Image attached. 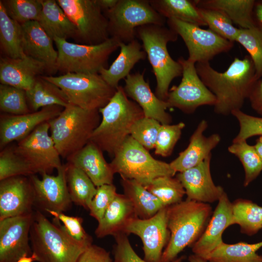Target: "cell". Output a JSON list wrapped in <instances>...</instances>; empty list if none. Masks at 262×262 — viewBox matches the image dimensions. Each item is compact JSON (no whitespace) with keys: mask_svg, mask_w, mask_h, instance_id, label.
Segmentation results:
<instances>
[{"mask_svg":"<svg viewBox=\"0 0 262 262\" xmlns=\"http://www.w3.org/2000/svg\"><path fill=\"white\" fill-rule=\"evenodd\" d=\"M27 162L16 150L15 146H6L0 153V180L16 176L35 175Z\"/></svg>","mask_w":262,"mask_h":262,"instance_id":"cell-40","label":"cell"},{"mask_svg":"<svg viewBox=\"0 0 262 262\" xmlns=\"http://www.w3.org/2000/svg\"><path fill=\"white\" fill-rule=\"evenodd\" d=\"M115 245L114 248V262H147L142 259L132 247L128 235L121 233L114 236ZM185 259L182 256L172 262H182Z\"/></svg>","mask_w":262,"mask_h":262,"instance_id":"cell-50","label":"cell"},{"mask_svg":"<svg viewBox=\"0 0 262 262\" xmlns=\"http://www.w3.org/2000/svg\"><path fill=\"white\" fill-rule=\"evenodd\" d=\"M254 146L262 160V135L260 136L259 138L256 140V143Z\"/></svg>","mask_w":262,"mask_h":262,"instance_id":"cell-55","label":"cell"},{"mask_svg":"<svg viewBox=\"0 0 262 262\" xmlns=\"http://www.w3.org/2000/svg\"><path fill=\"white\" fill-rule=\"evenodd\" d=\"M35 174L29 177L34 191L36 205L41 210L63 213L68 210L72 204L66 180V164L57 170L56 176Z\"/></svg>","mask_w":262,"mask_h":262,"instance_id":"cell-17","label":"cell"},{"mask_svg":"<svg viewBox=\"0 0 262 262\" xmlns=\"http://www.w3.org/2000/svg\"><path fill=\"white\" fill-rule=\"evenodd\" d=\"M208 127V123L202 120L191 135L187 148L170 164L177 172H181L195 167L211 155V151L219 143L221 137L214 133L205 136L203 133Z\"/></svg>","mask_w":262,"mask_h":262,"instance_id":"cell-24","label":"cell"},{"mask_svg":"<svg viewBox=\"0 0 262 262\" xmlns=\"http://www.w3.org/2000/svg\"><path fill=\"white\" fill-rule=\"evenodd\" d=\"M237 120L239 131L232 142L246 140L254 136L262 135V117L252 116L241 110L231 114Z\"/></svg>","mask_w":262,"mask_h":262,"instance_id":"cell-48","label":"cell"},{"mask_svg":"<svg viewBox=\"0 0 262 262\" xmlns=\"http://www.w3.org/2000/svg\"><path fill=\"white\" fill-rule=\"evenodd\" d=\"M45 70L46 66L26 54L19 58L1 57L0 82L25 91L31 89L37 78Z\"/></svg>","mask_w":262,"mask_h":262,"instance_id":"cell-23","label":"cell"},{"mask_svg":"<svg viewBox=\"0 0 262 262\" xmlns=\"http://www.w3.org/2000/svg\"><path fill=\"white\" fill-rule=\"evenodd\" d=\"M35 195L29 177L0 180V220L33 213Z\"/></svg>","mask_w":262,"mask_h":262,"instance_id":"cell-18","label":"cell"},{"mask_svg":"<svg viewBox=\"0 0 262 262\" xmlns=\"http://www.w3.org/2000/svg\"><path fill=\"white\" fill-rule=\"evenodd\" d=\"M108 20L110 37L128 43L136 39V29L154 24L165 26L167 19L159 14L148 0H118L104 12Z\"/></svg>","mask_w":262,"mask_h":262,"instance_id":"cell-10","label":"cell"},{"mask_svg":"<svg viewBox=\"0 0 262 262\" xmlns=\"http://www.w3.org/2000/svg\"><path fill=\"white\" fill-rule=\"evenodd\" d=\"M235 42L248 52L255 69L257 80L262 78V30L257 26L248 29L239 28Z\"/></svg>","mask_w":262,"mask_h":262,"instance_id":"cell-41","label":"cell"},{"mask_svg":"<svg viewBox=\"0 0 262 262\" xmlns=\"http://www.w3.org/2000/svg\"><path fill=\"white\" fill-rule=\"evenodd\" d=\"M194 1L198 7L221 11L240 28L248 29L256 26L253 15L254 0H196Z\"/></svg>","mask_w":262,"mask_h":262,"instance_id":"cell-30","label":"cell"},{"mask_svg":"<svg viewBox=\"0 0 262 262\" xmlns=\"http://www.w3.org/2000/svg\"><path fill=\"white\" fill-rule=\"evenodd\" d=\"M248 99L251 108L262 115V78L255 82Z\"/></svg>","mask_w":262,"mask_h":262,"instance_id":"cell-52","label":"cell"},{"mask_svg":"<svg viewBox=\"0 0 262 262\" xmlns=\"http://www.w3.org/2000/svg\"><path fill=\"white\" fill-rule=\"evenodd\" d=\"M0 44V49L6 57L16 59L25 54L22 47L21 25L8 16L1 0Z\"/></svg>","mask_w":262,"mask_h":262,"instance_id":"cell-36","label":"cell"},{"mask_svg":"<svg viewBox=\"0 0 262 262\" xmlns=\"http://www.w3.org/2000/svg\"><path fill=\"white\" fill-rule=\"evenodd\" d=\"M188 260L189 262H208L205 258L194 254L189 256Z\"/></svg>","mask_w":262,"mask_h":262,"instance_id":"cell-56","label":"cell"},{"mask_svg":"<svg viewBox=\"0 0 262 262\" xmlns=\"http://www.w3.org/2000/svg\"><path fill=\"white\" fill-rule=\"evenodd\" d=\"M232 211L234 225H239L242 233L252 236L262 229V207L240 198L232 203Z\"/></svg>","mask_w":262,"mask_h":262,"instance_id":"cell-37","label":"cell"},{"mask_svg":"<svg viewBox=\"0 0 262 262\" xmlns=\"http://www.w3.org/2000/svg\"><path fill=\"white\" fill-rule=\"evenodd\" d=\"M178 35L165 26L145 25L136 29V38L142 47L151 65L156 80V95L166 100L169 85L176 78L182 76V68L170 55L167 44L176 41Z\"/></svg>","mask_w":262,"mask_h":262,"instance_id":"cell-5","label":"cell"},{"mask_svg":"<svg viewBox=\"0 0 262 262\" xmlns=\"http://www.w3.org/2000/svg\"><path fill=\"white\" fill-rule=\"evenodd\" d=\"M21 25L24 53L44 63L48 71H56L58 51L54 48L53 40L37 21H28Z\"/></svg>","mask_w":262,"mask_h":262,"instance_id":"cell-26","label":"cell"},{"mask_svg":"<svg viewBox=\"0 0 262 262\" xmlns=\"http://www.w3.org/2000/svg\"><path fill=\"white\" fill-rule=\"evenodd\" d=\"M232 225V203L224 192L203 233L192 246L194 254L207 260L210 253L223 242L224 231Z\"/></svg>","mask_w":262,"mask_h":262,"instance_id":"cell-22","label":"cell"},{"mask_svg":"<svg viewBox=\"0 0 262 262\" xmlns=\"http://www.w3.org/2000/svg\"><path fill=\"white\" fill-rule=\"evenodd\" d=\"M198 9L209 29L229 41L235 42L239 29L233 25L231 20L224 13L213 9L200 7Z\"/></svg>","mask_w":262,"mask_h":262,"instance_id":"cell-42","label":"cell"},{"mask_svg":"<svg viewBox=\"0 0 262 262\" xmlns=\"http://www.w3.org/2000/svg\"><path fill=\"white\" fill-rule=\"evenodd\" d=\"M128 97L123 87L119 86L107 104L98 110L101 121L90 140L113 158L130 135L134 123L145 116L140 106Z\"/></svg>","mask_w":262,"mask_h":262,"instance_id":"cell-2","label":"cell"},{"mask_svg":"<svg viewBox=\"0 0 262 262\" xmlns=\"http://www.w3.org/2000/svg\"><path fill=\"white\" fill-rule=\"evenodd\" d=\"M167 210V207H164L147 219L134 217L124 229V233H132L140 238L143 245L144 259L147 262H162L163 253L170 235Z\"/></svg>","mask_w":262,"mask_h":262,"instance_id":"cell-15","label":"cell"},{"mask_svg":"<svg viewBox=\"0 0 262 262\" xmlns=\"http://www.w3.org/2000/svg\"><path fill=\"white\" fill-rule=\"evenodd\" d=\"M64 107L53 105L21 115H2L0 119V147L13 141L19 142L40 125L57 116Z\"/></svg>","mask_w":262,"mask_h":262,"instance_id":"cell-19","label":"cell"},{"mask_svg":"<svg viewBox=\"0 0 262 262\" xmlns=\"http://www.w3.org/2000/svg\"><path fill=\"white\" fill-rule=\"evenodd\" d=\"M208 203L186 199L167 207V225L170 235L162 262H172L187 246H192L203 233L210 219Z\"/></svg>","mask_w":262,"mask_h":262,"instance_id":"cell-3","label":"cell"},{"mask_svg":"<svg viewBox=\"0 0 262 262\" xmlns=\"http://www.w3.org/2000/svg\"><path fill=\"white\" fill-rule=\"evenodd\" d=\"M1 2L8 16L20 24L38 21L42 9V0H7Z\"/></svg>","mask_w":262,"mask_h":262,"instance_id":"cell-43","label":"cell"},{"mask_svg":"<svg viewBox=\"0 0 262 262\" xmlns=\"http://www.w3.org/2000/svg\"><path fill=\"white\" fill-rule=\"evenodd\" d=\"M168 27L180 36L188 51L189 60L194 63L209 62L216 55L227 52L233 47L234 42L219 36L210 29L170 18L167 19Z\"/></svg>","mask_w":262,"mask_h":262,"instance_id":"cell-12","label":"cell"},{"mask_svg":"<svg viewBox=\"0 0 262 262\" xmlns=\"http://www.w3.org/2000/svg\"><path fill=\"white\" fill-rule=\"evenodd\" d=\"M46 212L57 219L60 226L75 241L86 246L92 244V237L82 226L83 220L81 217L69 216L63 213L50 210H48Z\"/></svg>","mask_w":262,"mask_h":262,"instance_id":"cell-47","label":"cell"},{"mask_svg":"<svg viewBox=\"0 0 262 262\" xmlns=\"http://www.w3.org/2000/svg\"><path fill=\"white\" fill-rule=\"evenodd\" d=\"M185 126L182 122L174 125L161 124L154 148L155 154L163 157L169 156L180 138Z\"/></svg>","mask_w":262,"mask_h":262,"instance_id":"cell-46","label":"cell"},{"mask_svg":"<svg viewBox=\"0 0 262 262\" xmlns=\"http://www.w3.org/2000/svg\"><path fill=\"white\" fill-rule=\"evenodd\" d=\"M145 187L164 207L180 202L185 194L180 181L176 177L172 176L158 177Z\"/></svg>","mask_w":262,"mask_h":262,"instance_id":"cell-39","label":"cell"},{"mask_svg":"<svg viewBox=\"0 0 262 262\" xmlns=\"http://www.w3.org/2000/svg\"><path fill=\"white\" fill-rule=\"evenodd\" d=\"M42 77L59 87L69 104L86 110H98L104 107L116 91L99 73H67L59 76Z\"/></svg>","mask_w":262,"mask_h":262,"instance_id":"cell-9","label":"cell"},{"mask_svg":"<svg viewBox=\"0 0 262 262\" xmlns=\"http://www.w3.org/2000/svg\"><path fill=\"white\" fill-rule=\"evenodd\" d=\"M228 151L241 162L245 171L244 186H248L262 172V159L254 146L247 144L246 140L232 142Z\"/></svg>","mask_w":262,"mask_h":262,"instance_id":"cell-38","label":"cell"},{"mask_svg":"<svg viewBox=\"0 0 262 262\" xmlns=\"http://www.w3.org/2000/svg\"><path fill=\"white\" fill-rule=\"evenodd\" d=\"M253 15L256 26L262 30V0H255Z\"/></svg>","mask_w":262,"mask_h":262,"instance_id":"cell-53","label":"cell"},{"mask_svg":"<svg viewBox=\"0 0 262 262\" xmlns=\"http://www.w3.org/2000/svg\"><path fill=\"white\" fill-rule=\"evenodd\" d=\"M42 9L37 21L47 34L53 40L78 39L76 27L63 9L54 0H42Z\"/></svg>","mask_w":262,"mask_h":262,"instance_id":"cell-29","label":"cell"},{"mask_svg":"<svg viewBox=\"0 0 262 262\" xmlns=\"http://www.w3.org/2000/svg\"><path fill=\"white\" fill-rule=\"evenodd\" d=\"M102 150L94 143L89 141L81 149L67 159V162L81 169L97 187L113 184L115 174L108 163Z\"/></svg>","mask_w":262,"mask_h":262,"instance_id":"cell-25","label":"cell"},{"mask_svg":"<svg viewBox=\"0 0 262 262\" xmlns=\"http://www.w3.org/2000/svg\"><path fill=\"white\" fill-rule=\"evenodd\" d=\"M178 61L182 68V79L178 86L174 85L169 90L166 101L169 108L192 114L200 106H213L216 98L198 75L196 63L182 56Z\"/></svg>","mask_w":262,"mask_h":262,"instance_id":"cell-13","label":"cell"},{"mask_svg":"<svg viewBox=\"0 0 262 262\" xmlns=\"http://www.w3.org/2000/svg\"><path fill=\"white\" fill-rule=\"evenodd\" d=\"M152 7L166 19L175 18L199 26H206L194 0H149Z\"/></svg>","mask_w":262,"mask_h":262,"instance_id":"cell-33","label":"cell"},{"mask_svg":"<svg viewBox=\"0 0 262 262\" xmlns=\"http://www.w3.org/2000/svg\"><path fill=\"white\" fill-rule=\"evenodd\" d=\"M120 53L109 68H102L99 74L104 80L115 89L119 82L125 79L135 64L146 59L147 54L137 39L128 43H120Z\"/></svg>","mask_w":262,"mask_h":262,"instance_id":"cell-27","label":"cell"},{"mask_svg":"<svg viewBox=\"0 0 262 262\" xmlns=\"http://www.w3.org/2000/svg\"><path fill=\"white\" fill-rule=\"evenodd\" d=\"M34 212L0 220V262H16L31 256L30 232Z\"/></svg>","mask_w":262,"mask_h":262,"instance_id":"cell-16","label":"cell"},{"mask_svg":"<svg viewBox=\"0 0 262 262\" xmlns=\"http://www.w3.org/2000/svg\"><path fill=\"white\" fill-rule=\"evenodd\" d=\"M53 41L58 51L56 70L64 74L99 73L102 68H106L109 56L120 43L112 37L95 45L71 43L57 37Z\"/></svg>","mask_w":262,"mask_h":262,"instance_id":"cell-8","label":"cell"},{"mask_svg":"<svg viewBox=\"0 0 262 262\" xmlns=\"http://www.w3.org/2000/svg\"><path fill=\"white\" fill-rule=\"evenodd\" d=\"M98 6L103 12L113 8L117 3L118 0H96Z\"/></svg>","mask_w":262,"mask_h":262,"instance_id":"cell-54","label":"cell"},{"mask_svg":"<svg viewBox=\"0 0 262 262\" xmlns=\"http://www.w3.org/2000/svg\"><path fill=\"white\" fill-rule=\"evenodd\" d=\"M211 155L197 165L181 172L176 178L182 184L187 199L208 203L218 201L224 191L213 182L210 170Z\"/></svg>","mask_w":262,"mask_h":262,"instance_id":"cell-20","label":"cell"},{"mask_svg":"<svg viewBox=\"0 0 262 262\" xmlns=\"http://www.w3.org/2000/svg\"><path fill=\"white\" fill-rule=\"evenodd\" d=\"M261 247L262 241L255 244L223 242L210 253L207 260L209 262H262V255L257 253Z\"/></svg>","mask_w":262,"mask_h":262,"instance_id":"cell-35","label":"cell"},{"mask_svg":"<svg viewBox=\"0 0 262 262\" xmlns=\"http://www.w3.org/2000/svg\"><path fill=\"white\" fill-rule=\"evenodd\" d=\"M78 32L81 44L95 45L110 38L108 22L96 0H58Z\"/></svg>","mask_w":262,"mask_h":262,"instance_id":"cell-11","label":"cell"},{"mask_svg":"<svg viewBox=\"0 0 262 262\" xmlns=\"http://www.w3.org/2000/svg\"><path fill=\"white\" fill-rule=\"evenodd\" d=\"M66 164V183L71 200L88 210L97 187L81 169L69 163Z\"/></svg>","mask_w":262,"mask_h":262,"instance_id":"cell-34","label":"cell"},{"mask_svg":"<svg viewBox=\"0 0 262 262\" xmlns=\"http://www.w3.org/2000/svg\"><path fill=\"white\" fill-rule=\"evenodd\" d=\"M30 240L32 255L38 262H77L88 247L69 236L57 219L51 222L39 211L34 212Z\"/></svg>","mask_w":262,"mask_h":262,"instance_id":"cell-4","label":"cell"},{"mask_svg":"<svg viewBox=\"0 0 262 262\" xmlns=\"http://www.w3.org/2000/svg\"><path fill=\"white\" fill-rule=\"evenodd\" d=\"M100 121L98 110L71 104L48 121L50 135L61 157L66 160L83 147Z\"/></svg>","mask_w":262,"mask_h":262,"instance_id":"cell-6","label":"cell"},{"mask_svg":"<svg viewBox=\"0 0 262 262\" xmlns=\"http://www.w3.org/2000/svg\"><path fill=\"white\" fill-rule=\"evenodd\" d=\"M110 165L122 179L133 180L145 187L161 176L174 177L170 164L154 159L148 150L129 136L115 152Z\"/></svg>","mask_w":262,"mask_h":262,"instance_id":"cell-7","label":"cell"},{"mask_svg":"<svg viewBox=\"0 0 262 262\" xmlns=\"http://www.w3.org/2000/svg\"><path fill=\"white\" fill-rule=\"evenodd\" d=\"M49 131L48 122L44 123L15 146L16 151L31 165L35 174H50L63 165Z\"/></svg>","mask_w":262,"mask_h":262,"instance_id":"cell-14","label":"cell"},{"mask_svg":"<svg viewBox=\"0 0 262 262\" xmlns=\"http://www.w3.org/2000/svg\"><path fill=\"white\" fill-rule=\"evenodd\" d=\"M34 261H35L34 258L32 255L31 256L23 257L16 262H33Z\"/></svg>","mask_w":262,"mask_h":262,"instance_id":"cell-57","label":"cell"},{"mask_svg":"<svg viewBox=\"0 0 262 262\" xmlns=\"http://www.w3.org/2000/svg\"><path fill=\"white\" fill-rule=\"evenodd\" d=\"M25 93L28 106L32 112L45 107L57 105L65 108L69 104L64 92L42 76L37 78L31 89Z\"/></svg>","mask_w":262,"mask_h":262,"instance_id":"cell-31","label":"cell"},{"mask_svg":"<svg viewBox=\"0 0 262 262\" xmlns=\"http://www.w3.org/2000/svg\"><path fill=\"white\" fill-rule=\"evenodd\" d=\"M121 184L124 194L131 201L138 218H149L164 207L154 195L137 181L122 179Z\"/></svg>","mask_w":262,"mask_h":262,"instance_id":"cell-32","label":"cell"},{"mask_svg":"<svg viewBox=\"0 0 262 262\" xmlns=\"http://www.w3.org/2000/svg\"><path fill=\"white\" fill-rule=\"evenodd\" d=\"M136 216L130 199L124 194H117L98 222L95 233L97 237L102 238L123 233L130 220Z\"/></svg>","mask_w":262,"mask_h":262,"instance_id":"cell-28","label":"cell"},{"mask_svg":"<svg viewBox=\"0 0 262 262\" xmlns=\"http://www.w3.org/2000/svg\"><path fill=\"white\" fill-rule=\"evenodd\" d=\"M161 124L146 117L137 120L133 125L130 135L147 150L155 148Z\"/></svg>","mask_w":262,"mask_h":262,"instance_id":"cell-45","label":"cell"},{"mask_svg":"<svg viewBox=\"0 0 262 262\" xmlns=\"http://www.w3.org/2000/svg\"><path fill=\"white\" fill-rule=\"evenodd\" d=\"M197 73L206 87L214 94V111L228 115L241 110L258 80L253 62L249 55L235 57L224 72L213 69L209 62L196 64Z\"/></svg>","mask_w":262,"mask_h":262,"instance_id":"cell-1","label":"cell"},{"mask_svg":"<svg viewBox=\"0 0 262 262\" xmlns=\"http://www.w3.org/2000/svg\"><path fill=\"white\" fill-rule=\"evenodd\" d=\"M117 194L113 184L97 187L96 193L89 205L90 215L99 222Z\"/></svg>","mask_w":262,"mask_h":262,"instance_id":"cell-49","label":"cell"},{"mask_svg":"<svg viewBox=\"0 0 262 262\" xmlns=\"http://www.w3.org/2000/svg\"><path fill=\"white\" fill-rule=\"evenodd\" d=\"M0 109L12 115L32 112L29 108L25 91L8 85L0 84Z\"/></svg>","mask_w":262,"mask_h":262,"instance_id":"cell-44","label":"cell"},{"mask_svg":"<svg viewBox=\"0 0 262 262\" xmlns=\"http://www.w3.org/2000/svg\"><path fill=\"white\" fill-rule=\"evenodd\" d=\"M77 262H113L110 253L103 248L92 244L80 255Z\"/></svg>","mask_w":262,"mask_h":262,"instance_id":"cell-51","label":"cell"},{"mask_svg":"<svg viewBox=\"0 0 262 262\" xmlns=\"http://www.w3.org/2000/svg\"><path fill=\"white\" fill-rule=\"evenodd\" d=\"M144 71L130 74L124 79L123 88L127 96L140 106L145 117L154 119L161 124H170L172 117L166 112L168 104L153 93L144 79Z\"/></svg>","mask_w":262,"mask_h":262,"instance_id":"cell-21","label":"cell"}]
</instances>
